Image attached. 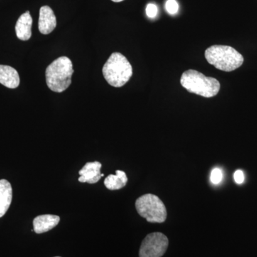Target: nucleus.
I'll return each mask as SVG.
<instances>
[{
  "label": "nucleus",
  "mask_w": 257,
  "mask_h": 257,
  "mask_svg": "<svg viewBox=\"0 0 257 257\" xmlns=\"http://www.w3.org/2000/svg\"><path fill=\"white\" fill-rule=\"evenodd\" d=\"M73 74L70 59L64 56L59 57L47 67L45 75L47 86L53 92H64L70 86Z\"/></svg>",
  "instance_id": "1"
},
{
  "label": "nucleus",
  "mask_w": 257,
  "mask_h": 257,
  "mask_svg": "<svg viewBox=\"0 0 257 257\" xmlns=\"http://www.w3.org/2000/svg\"><path fill=\"white\" fill-rule=\"evenodd\" d=\"M181 84L189 92L204 97L216 96L220 90V83L213 77H208L201 72L189 69L182 74Z\"/></svg>",
  "instance_id": "2"
},
{
  "label": "nucleus",
  "mask_w": 257,
  "mask_h": 257,
  "mask_svg": "<svg viewBox=\"0 0 257 257\" xmlns=\"http://www.w3.org/2000/svg\"><path fill=\"white\" fill-rule=\"evenodd\" d=\"M207 62L224 72H232L243 64V57L234 48L226 45H213L205 51Z\"/></svg>",
  "instance_id": "3"
},
{
  "label": "nucleus",
  "mask_w": 257,
  "mask_h": 257,
  "mask_svg": "<svg viewBox=\"0 0 257 257\" xmlns=\"http://www.w3.org/2000/svg\"><path fill=\"white\" fill-rule=\"evenodd\" d=\"M102 72L109 85L121 87L133 76V67L124 55L114 52L103 67Z\"/></svg>",
  "instance_id": "4"
},
{
  "label": "nucleus",
  "mask_w": 257,
  "mask_h": 257,
  "mask_svg": "<svg viewBox=\"0 0 257 257\" xmlns=\"http://www.w3.org/2000/svg\"><path fill=\"white\" fill-rule=\"evenodd\" d=\"M135 207L140 216L151 223H163L167 219V209L163 202L155 194H147L139 197Z\"/></svg>",
  "instance_id": "5"
},
{
  "label": "nucleus",
  "mask_w": 257,
  "mask_h": 257,
  "mask_svg": "<svg viewBox=\"0 0 257 257\" xmlns=\"http://www.w3.org/2000/svg\"><path fill=\"white\" fill-rule=\"evenodd\" d=\"M168 238L160 232L147 235L142 242L140 257H162L168 247Z\"/></svg>",
  "instance_id": "6"
},
{
  "label": "nucleus",
  "mask_w": 257,
  "mask_h": 257,
  "mask_svg": "<svg viewBox=\"0 0 257 257\" xmlns=\"http://www.w3.org/2000/svg\"><path fill=\"white\" fill-rule=\"evenodd\" d=\"M57 27L56 19L53 10L49 6H43L40 8V18H39V31L42 35H49Z\"/></svg>",
  "instance_id": "7"
},
{
  "label": "nucleus",
  "mask_w": 257,
  "mask_h": 257,
  "mask_svg": "<svg viewBox=\"0 0 257 257\" xmlns=\"http://www.w3.org/2000/svg\"><path fill=\"white\" fill-rule=\"evenodd\" d=\"M101 164L99 162H87L79 170L80 175L78 180L82 183L87 182L89 184H95L101 177H104V174H101Z\"/></svg>",
  "instance_id": "8"
},
{
  "label": "nucleus",
  "mask_w": 257,
  "mask_h": 257,
  "mask_svg": "<svg viewBox=\"0 0 257 257\" xmlns=\"http://www.w3.org/2000/svg\"><path fill=\"white\" fill-rule=\"evenodd\" d=\"M60 221V216L52 214H44L37 216L33 221L34 231L37 234L47 232L55 228Z\"/></svg>",
  "instance_id": "9"
},
{
  "label": "nucleus",
  "mask_w": 257,
  "mask_h": 257,
  "mask_svg": "<svg viewBox=\"0 0 257 257\" xmlns=\"http://www.w3.org/2000/svg\"><path fill=\"white\" fill-rule=\"evenodd\" d=\"M32 18L30 12L27 11L18 19L15 26L17 37L19 40L27 41L32 37Z\"/></svg>",
  "instance_id": "10"
},
{
  "label": "nucleus",
  "mask_w": 257,
  "mask_h": 257,
  "mask_svg": "<svg viewBox=\"0 0 257 257\" xmlns=\"http://www.w3.org/2000/svg\"><path fill=\"white\" fill-rule=\"evenodd\" d=\"M20 79L18 72L13 67L0 65V83L10 89H15L20 85Z\"/></svg>",
  "instance_id": "11"
},
{
  "label": "nucleus",
  "mask_w": 257,
  "mask_h": 257,
  "mask_svg": "<svg viewBox=\"0 0 257 257\" xmlns=\"http://www.w3.org/2000/svg\"><path fill=\"white\" fill-rule=\"evenodd\" d=\"M13 199V189L6 179L0 180V218L6 214Z\"/></svg>",
  "instance_id": "12"
},
{
  "label": "nucleus",
  "mask_w": 257,
  "mask_h": 257,
  "mask_svg": "<svg viewBox=\"0 0 257 257\" xmlns=\"http://www.w3.org/2000/svg\"><path fill=\"white\" fill-rule=\"evenodd\" d=\"M127 177L123 171L116 170V175H110L104 179V185L109 190H118L127 183Z\"/></svg>",
  "instance_id": "13"
},
{
  "label": "nucleus",
  "mask_w": 257,
  "mask_h": 257,
  "mask_svg": "<svg viewBox=\"0 0 257 257\" xmlns=\"http://www.w3.org/2000/svg\"><path fill=\"white\" fill-rule=\"evenodd\" d=\"M223 179V173L221 169L214 168L211 171L210 180L211 183L215 184H219L221 183Z\"/></svg>",
  "instance_id": "14"
},
{
  "label": "nucleus",
  "mask_w": 257,
  "mask_h": 257,
  "mask_svg": "<svg viewBox=\"0 0 257 257\" xmlns=\"http://www.w3.org/2000/svg\"><path fill=\"white\" fill-rule=\"evenodd\" d=\"M166 10L170 15H176L178 13L179 5L176 0H167L165 5Z\"/></svg>",
  "instance_id": "15"
},
{
  "label": "nucleus",
  "mask_w": 257,
  "mask_h": 257,
  "mask_svg": "<svg viewBox=\"0 0 257 257\" xmlns=\"http://www.w3.org/2000/svg\"><path fill=\"white\" fill-rule=\"evenodd\" d=\"M146 13L147 16L150 18H156L158 13V8L155 4H149L147 6Z\"/></svg>",
  "instance_id": "16"
},
{
  "label": "nucleus",
  "mask_w": 257,
  "mask_h": 257,
  "mask_svg": "<svg viewBox=\"0 0 257 257\" xmlns=\"http://www.w3.org/2000/svg\"><path fill=\"white\" fill-rule=\"evenodd\" d=\"M235 182L237 184H241L244 182V175L241 170H236L234 174Z\"/></svg>",
  "instance_id": "17"
},
{
  "label": "nucleus",
  "mask_w": 257,
  "mask_h": 257,
  "mask_svg": "<svg viewBox=\"0 0 257 257\" xmlns=\"http://www.w3.org/2000/svg\"><path fill=\"white\" fill-rule=\"evenodd\" d=\"M111 1L114 2V3H120V2L124 1V0H111Z\"/></svg>",
  "instance_id": "18"
},
{
  "label": "nucleus",
  "mask_w": 257,
  "mask_h": 257,
  "mask_svg": "<svg viewBox=\"0 0 257 257\" xmlns=\"http://www.w3.org/2000/svg\"><path fill=\"white\" fill-rule=\"evenodd\" d=\"M56 257H60V256H56Z\"/></svg>",
  "instance_id": "19"
}]
</instances>
